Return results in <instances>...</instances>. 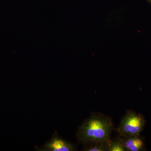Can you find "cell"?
Here are the masks:
<instances>
[{
    "label": "cell",
    "mask_w": 151,
    "mask_h": 151,
    "mask_svg": "<svg viewBox=\"0 0 151 151\" xmlns=\"http://www.w3.org/2000/svg\"><path fill=\"white\" fill-rule=\"evenodd\" d=\"M113 127L111 117L94 113L79 127L77 132L78 140L86 145L109 142Z\"/></svg>",
    "instance_id": "6da1fadb"
},
{
    "label": "cell",
    "mask_w": 151,
    "mask_h": 151,
    "mask_svg": "<svg viewBox=\"0 0 151 151\" xmlns=\"http://www.w3.org/2000/svg\"><path fill=\"white\" fill-rule=\"evenodd\" d=\"M144 116L132 111H127L122 118L117 132L120 137L140 134L145 127Z\"/></svg>",
    "instance_id": "7a4b0ae2"
},
{
    "label": "cell",
    "mask_w": 151,
    "mask_h": 151,
    "mask_svg": "<svg viewBox=\"0 0 151 151\" xmlns=\"http://www.w3.org/2000/svg\"><path fill=\"white\" fill-rule=\"evenodd\" d=\"M37 150L42 151H73L76 149L74 145L59 137L55 132L50 140L42 147Z\"/></svg>",
    "instance_id": "3957f363"
},
{
    "label": "cell",
    "mask_w": 151,
    "mask_h": 151,
    "mask_svg": "<svg viewBox=\"0 0 151 151\" xmlns=\"http://www.w3.org/2000/svg\"><path fill=\"white\" fill-rule=\"evenodd\" d=\"M121 137L126 151H141L144 150L145 143L140 135Z\"/></svg>",
    "instance_id": "277c9868"
},
{
    "label": "cell",
    "mask_w": 151,
    "mask_h": 151,
    "mask_svg": "<svg viewBox=\"0 0 151 151\" xmlns=\"http://www.w3.org/2000/svg\"><path fill=\"white\" fill-rule=\"evenodd\" d=\"M108 151H126L122 137L119 136L113 140L109 141L108 145Z\"/></svg>",
    "instance_id": "5b68a950"
},
{
    "label": "cell",
    "mask_w": 151,
    "mask_h": 151,
    "mask_svg": "<svg viewBox=\"0 0 151 151\" xmlns=\"http://www.w3.org/2000/svg\"><path fill=\"white\" fill-rule=\"evenodd\" d=\"M109 142H97L89 144L83 150L86 151H106L108 150Z\"/></svg>",
    "instance_id": "8992f818"
},
{
    "label": "cell",
    "mask_w": 151,
    "mask_h": 151,
    "mask_svg": "<svg viewBox=\"0 0 151 151\" xmlns=\"http://www.w3.org/2000/svg\"><path fill=\"white\" fill-rule=\"evenodd\" d=\"M147 1L148 3H150V4L151 5V0H147Z\"/></svg>",
    "instance_id": "52a82bcc"
}]
</instances>
